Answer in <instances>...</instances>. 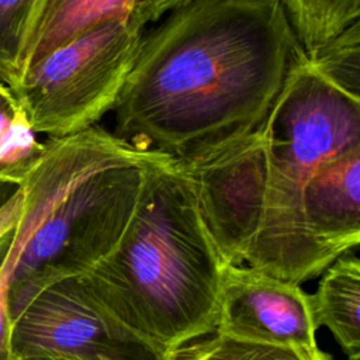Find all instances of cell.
Wrapping results in <instances>:
<instances>
[{"label":"cell","instance_id":"6da1fadb","mask_svg":"<svg viewBox=\"0 0 360 360\" xmlns=\"http://www.w3.org/2000/svg\"><path fill=\"white\" fill-rule=\"evenodd\" d=\"M301 46L278 0H194L143 32L114 135L191 162L255 132Z\"/></svg>","mask_w":360,"mask_h":360},{"label":"cell","instance_id":"7a4b0ae2","mask_svg":"<svg viewBox=\"0 0 360 360\" xmlns=\"http://www.w3.org/2000/svg\"><path fill=\"white\" fill-rule=\"evenodd\" d=\"M170 156L141 149L94 125L48 138L24 181L21 242L8 309L14 321L46 285L80 276L121 240L155 166Z\"/></svg>","mask_w":360,"mask_h":360},{"label":"cell","instance_id":"3957f363","mask_svg":"<svg viewBox=\"0 0 360 360\" xmlns=\"http://www.w3.org/2000/svg\"><path fill=\"white\" fill-rule=\"evenodd\" d=\"M222 266L191 183L169 158L150 172L115 249L80 278L107 312L167 357L215 332Z\"/></svg>","mask_w":360,"mask_h":360},{"label":"cell","instance_id":"277c9868","mask_svg":"<svg viewBox=\"0 0 360 360\" xmlns=\"http://www.w3.org/2000/svg\"><path fill=\"white\" fill-rule=\"evenodd\" d=\"M260 131L266 145L264 204L243 262L300 285L322 274L305 225L304 190L321 163L360 146V93L301 51Z\"/></svg>","mask_w":360,"mask_h":360},{"label":"cell","instance_id":"5b68a950","mask_svg":"<svg viewBox=\"0 0 360 360\" xmlns=\"http://www.w3.org/2000/svg\"><path fill=\"white\" fill-rule=\"evenodd\" d=\"M145 27L131 15L105 20L30 66L10 87L32 131L82 132L115 108Z\"/></svg>","mask_w":360,"mask_h":360},{"label":"cell","instance_id":"8992f818","mask_svg":"<svg viewBox=\"0 0 360 360\" xmlns=\"http://www.w3.org/2000/svg\"><path fill=\"white\" fill-rule=\"evenodd\" d=\"M15 354L53 353L79 360H167L107 312L80 276L42 288L13 321Z\"/></svg>","mask_w":360,"mask_h":360},{"label":"cell","instance_id":"52a82bcc","mask_svg":"<svg viewBox=\"0 0 360 360\" xmlns=\"http://www.w3.org/2000/svg\"><path fill=\"white\" fill-rule=\"evenodd\" d=\"M179 163L222 264H242L264 204L266 145L260 127L211 155Z\"/></svg>","mask_w":360,"mask_h":360},{"label":"cell","instance_id":"ba28073f","mask_svg":"<svg viewBox=\"0 0 360 360\" xmlns=\"http://www.w3.org/2000/svg\"><path fill=\"white\" fill-rule=\"evenodd\" d=\"M312 297L287 283L242 264H224L215 332L243 342L316 347Z\"/></svg>","mask_w":360,"mask_h":360},{"label":"cell","instance_id":"9c48e42d","mask_svg":"<svg viewBox=\"0 0 360 360\" xmlns=\"http://www.w3.org/2000/svg\"><path fill=\"white\" fill-rule=\"evenodd\" d=\"M302 207L323 273L360 242V146L321 163L305 186Z\"/></svg>","mask_w":360,"mask_h":360},{"label":"cell","instance_id":"30bf717a","mask_svg":"<svg viewBox=\"0 0 360 360\" xmlns=\"http://www.w3.org/2000/svg\"><path fill=\"white\" fill-rule=\"evenodd\" d=\"M134 1L31 0L18 37L15 80L42 56L97 24L115 17H129Z\"/></svg>","mask_w":360,"mask_h":360},{"label":"cell","instance_id":"8fae6325","mask_svg":"<svg viewBox=\"0 0 360 360\" xmlns=\"http://www.w3.org/2000/svg\"><path fill=\"white\" fill-rule=\"evenodd\" d=\"M312 297L318 326H326L349 360H360V262L342 256L323 273Z\"/></svg>","mask_w":360,"mask_h":360},{"label":"cell","instance_id":"7c38bea8","mask_svg":"<svg viewBox=\"0 0 360 360\" xmlns=\"http://www.w3.org/2000/svg\"><path fill=\"white\" fill-rule=\"evenodd\" d=\"M307 55H315L360 17V0H278Z\"/></svg>","mask_w":360,"mask_h":360},{"label":"cell","instance_id":"4fadbf2b","mask_svg":"<svg viewBox=\"0 0 360 360\" xmlns=\"http://www.w3.org/2000/svg\"><path fill=\"white\" fill-rule=\"evenodd\" d=\"M44 149L15 96L0 83V184L20 186Z\"/></svg>","mask_w":360,"mask_h":360},{"label":"cell","instance_id":"5bb4252c","mask_svg":"<svg viewBox=\"0 0 360 360\" xmlns=\"http://www.w3.org/2000/svg\"><path fill=\"white\" fill-rule=\"evenodd\" d=\"M167 360H333L318 346L312 349L235 340L217 332L190 342Z\"/></svg>","mask_w":360,"mask_h":360},{"label":"cell","instance_id":"9a60e30c","mask_svg":"<svg viewBox=\"0 0 360 360\" xmlns=\"http://www.w3.org/2000/svg\"><path fill=\"white\" fill-rule=\"evenodd\" d=\"M309 56L343 86L360 93V21L353 22Z\"/></svg>","mask_w":360,"mask_h":360},{"label":"cell","instance_id":"2e32d148","mask_svg":"<svg viewBox=\"0 0 360 360\" xmlns=\"http://www.w3.org/2000/svg\"><path fill=\"white\" fill-rule=\"evenodd\" d=\"M21 248L22 243L13 231L0 242V360H20L11 343L13 321L8 309V291Z\"/></svg>","mask_w":360,"mask_h":360},{"label":"cell","instance_id":"e0dca14e","mask_svg":"<svg viewBox=\"0 0 360 360\" xmlns=\"http://www.w3.org/2000/svg\"><path fill=\"white\" fill-rule=\"evenodd\" d=\"M31 0H0V79L8 87L15 82L20 30Z\"/></svg>","mask_w":360,"mask_h":360},{"label":"cell","instance_id":"ac0fdd59","mask_svg":"<svg viewBox=\"0 0 360 360\" xmlns=\"http://www.w3.org/2000/svg\"><path fill=\"white\" fill-rule=\"evenodd\" d=\"M194 0H135L131 17L142 27L160 20L172 10Z\"/></svg>","mask_w":360,"mask_h":360},{"label":"cell","instance_id":"d6986e66","mask_svg":"<svg viewBox=\"0 0 360 360\" xmlns=\"http://www.w3.org/2000/svg\"><path fill=\"white\" fill-rule=\"evenodd\" d=\"M22 204V193L20 187L0 204V242L14 229Z\"/></svg>","mask_w":360,"mask_h":360},{"label":"cell","instance_id":"ffe728a7","mask_svg":"<svg viewBox=\"0 0 360 360\" xmlns=\"http://www.w3.org/2000/svg\"><path fill=\"white\" fill-rule=\"evenodd\" d=\"M20 360H79V359L63 356V354H53V353H37V354L20 356Z\"/></svg>","mask_w":360,"mask_h":360}]
</instances>
